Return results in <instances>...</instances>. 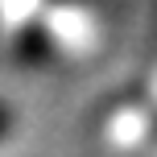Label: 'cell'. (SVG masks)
<instances>
[{"instance_id": "cell-1", "label": "cell", "mask_w": 157, "mask_h": 157, "mask_svg": "<svg viewBox=\"0 0 157 157\" xmlns=\"http://www.w3.org/2000/svg\"><path fill=\"white\" fill-rule=\"evenodd\" d=\"M4 132H8V112L0 108V136H4Z\"/></svg>"}]
</instances>
